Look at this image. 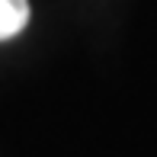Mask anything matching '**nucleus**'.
Here are the masks:
<instances>
[{
	"mask_svg": "<svg viewBox=\"0 0 157 157\" xmlns=\"http://www.w3.org/2000/svg\"><path fill=\"white\" fill-rule=\"evenodd\" d=\"M29 23V0H0V42L19 35Z\"/></svg>",
	"mask_w": 157,
	"mask_h": 157,
	"instance_id": "f257e3e1",
	"label": "nucleus"
}]
</instances>
